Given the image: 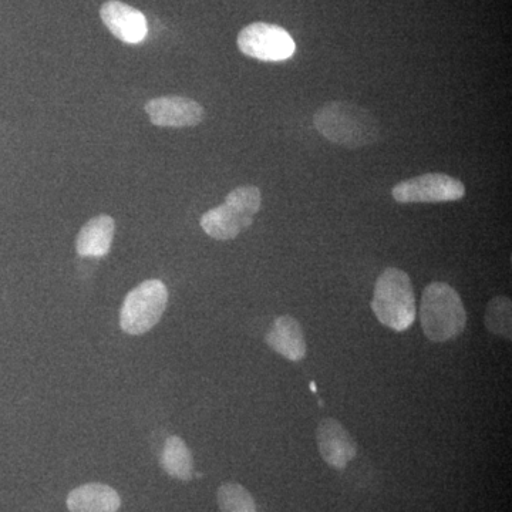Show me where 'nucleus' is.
Listing matches in <instances>:
<instances>
[{
    "mask_svg": "<svg viewBox=\"0 0 512 512\" xmlns=\"http://www.w3.org/2000/svg\"><path fill=\"white\" fill-rule=\"evenodd\" d=\"M217 500L221 512H256L254 498L241 484H222L218 488Z\"/></svg>",
    "mask_w": 512,
    "mask_h": 512,
    "instance_id": "dca6fc26",
    "label": "nucleus"
},
{
    "mask_svg": "<svg viewBox=\"0 0 512 512\" xmlns=\"http://www.w3.org/2000/svg\"><path fill=\"white\" fill-rule=\"evenodd\" d=\"M420 322L431 342L444 343L456 339L467 325V313L461 296L446 282H433L423 291Z\"/></svg>",
    "mask_w": 512,
    "mask_h": 512,
    "instance_id": "f03ea898",
    "label": "nucleus"
},
{
    "mask_svg": "<svg viewBox=\"0 0 512 512\" xmlns=\"http://www.w3.org/2000/svg\"><path fill=\"white\" fill-rule=\"evenodd\" d=\"M120 495L106 484L90 483L77 487L67 497L70 512H117Z\"/></svg>",
    "mask_w": 512,
    "mask_h": 512,
    "instance_id": "f8f14e48",
    "label": "nucleus"
},
{
    "mask_svg": "<svg viewBox=\"0 0 512 512\" xmlns=\"http://www.w3.org/2000/svg\"><path fill=\"white\" fill-rule=\"evenodd\" d=\"M116 222L109 215H99L83 225L77 235V254L84 258H101L109 254Z\"/></svg>",
    "mask_w": 512,
    "mask_h": 512,
    "instance_id": "ddd939ff",
    "label": "nucleus"
},
{
    "mask_svg": "<svg viewBox=\"0 0 512 512\" xmlns=\"http://www.w3.org/2000/svg\"><path fill=\"white\" fill-rule=\"evenodd\" d=\"M161 467L168 476L181 481H190L194 471L190 448L178 436H171L165 440L163 453H161Z\"/></svg>",
    "mask_w": 512,
    "mask_h": 512,
    "instance_id": "4468645a",
    "label": "nucleus"
},
{
    "mask_svg": "<svg viewBox=\"0 0 512 512\" xmlns=\"http://www.w3.org/2000/svg\"><path fill=\"white\" fill-rule=\"evenodd\" d=\"M261 202L259 188L252 185L235 188L229 192L224 204L202 215L201 228L205 234L218 241L237 238L242 231L251 227Z\"/></svg>",
    "mask_w": 512,
    "mask_h": 512,
    "instance_id": "20e7f679",
    "label": "nucleus"
},
{
    "mask_svg": "<svg viewBox=\"0 0 512 512\" xmlns=\"http://www.w3.org/2000/svg\"><path fill=\"white\" fill-rule=\"evenodd\" d=\"M146 113L158 127H194L204 119L200 103L187 97L165 96L147 101Z\"/></svg>",
    "mask_w": 512,
    "mask_h": 512,
    "instance_id": "6e6552de",
    "label": "nucleus"
},
{
    "mask_svg": "<svg viewBox=\"0 0 512 512\" xmlns=\"http://www.w3.org/2000/svg\"><path fill=\"white\" fill-rule=\"evenodd\" d=\"M167 286L158 279L143 282L128 292L120 312V326L128 335H144L157 325L167 308Z\"/></svg>",
    "mask_w": 512,
    "mask_h": 512,
    "instance_id": "39448f33",
    "label": "nucleus"
},
{
    "mask_svg": "<svg viewBox=\"0 0 512 512\" xmlns=\"http://www.w3.org/2000/svg\"><path fill=\"white\" fill-rule=\"evenodd\" d=\"M320 456L330 467L343 470L357 454L356 441L340 421L325 419L316 430Z\"/></svg>",
    "mask_w": 512,
    "mask_h": 512,
    "instance_id": "9d476101",
    "label": "nucleus"
},
{
    "mask_svg": "<svg viewBox=\"0 0 512 512\" xmlns=\"http://www.w3.org/2000/svg\"><path fill=\"white\" fill-rule=\"evenodd\" d=\"M238 47L245 56L261 62L291 59L296 45L288 30L272 23L256 22L241 30Z\"/></svg>",
    "mask_w": 512,
    "mask_h": 512,
    "instance_id": "423d86ee",
    "label": "nucleus"
},
{
    "mask_svg": "<svg viewBox=\"0 0 512 512\" xmlns=\"http://www.w3.org/2000/svg\"><path fill=\"white\" fill-rule=\"evenodd\" d=\"M269 348L291 362L305 359L306 342L302 326L292 316H279L266 333Z\"/></svg>",
    "mask_w": 512,
    "mask_h": 512,
    "instance_id": "9b49d317",
    "label": "nucleus"
},
{
    "mask_svg": "<svg viewBox=\"0 0 512 512\" xmlns=\"http://www.w3.org/2000/svg\"><path fill=\"white\" fill-rule=\"evenodd\" d=\"M100 18L114 37L127 45H137L146 39V16L120 0H109L100 9Z\"/></svg>",
    "mask_w": 512,
    "mask_h": 512,
    "instance_id": "1a4fd4ad",
    "label": "nucleus"
},
{
    "mask_svg": "<svg viewBox=\"0 0 512 512\" xmlns=\"http://www.w3.org/2000/svg\"><path fill=\"white\" fill-rule=\"evenodd\" d=\"M311 389H312V392H316V384L315 383H311Z\"/></svg>",
    "mask_w": 512,
    "mask_h": 512,
    "instance_id": "f3484780",
    "label": "nucleus"
},
{
    "mask_svg": "<svg viewBox=\"0 0 512 512\" xmlns=\"http://www.w3.org/2000/svg\"><path fill=\"white\" fill-rule=\"evenodd\" d=\"M485 328L494 335L510 340L512 335V303L507 296H495L488 302L484 315Z\"/></svg>",
    "mask_w": 512,
    "mask_h": 512,
    "instance_id": "2eb2a0df",
    "label": "nucleus"
},
{
    "mask_svg": "<svg viewBox=\"0 0 512 512\" xmlns=\"http://www.w3.org/2000/svg\"><path fill=\"white\" fill-rule=\"evenodd\" d=\"M394 200L400 204L457 201L466 195V187L447 174L429 173L404 180L393 188Z\"/></svg>",
    "mask_w": 512,
    "mask_h": 512,
    "instance_id": "0eeeda50",
    "label": "nucleus"
},
{
    "mask_svg": "<svg viewBox=\"0 0 512 512\" xmlns=\"http://www.w3.org/2000/svg\"><path fill=\"white\" fill-rule=\"evenodd\" d=\"M372 309L382 325L404 332L416 320V296L412 279L397 268L384 269L375 285Z\"/></svg>",
    "mask_w": 512,
    "mask_h": 512,
    "instance_id": "7ed1b4c3",
    "label": "nucleus"
},
{
    "mask_svg": "<svg viewBox=\"0 0 512 512\" xmlns=\"http://www.w3.org/2000/svg\"><path fill=\"white\" fill-rule=\"evenodd\" d=\"M313 124L326 140L342 147L372 146L380 137V127L375 116L348 101L326 104L316 111Z\"/></svg>",
    "mask_w": 512,
    "mask_h": 512,
    "instance_id": "f257e3e1",
    "label": "nucleus"
}]
</instances>
